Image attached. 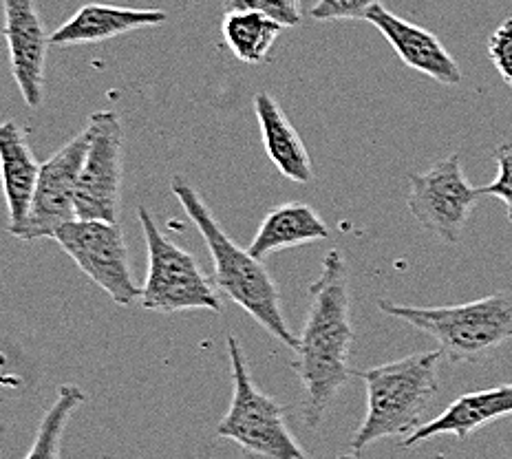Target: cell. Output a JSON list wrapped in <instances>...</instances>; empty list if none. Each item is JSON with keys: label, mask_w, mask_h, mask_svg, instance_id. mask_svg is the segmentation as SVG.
Here are the masks:
<instances>
[{"label": "cell", "mask_w": 512, "mask_h": 459, "mask_svg": "<svg viewBox=\"0 0 512 459\" xmlns=\"http://www.w3.org/2000/svg\"><path fill=\"white\" fill-rule=\"evenodd\" d=\"M40 166L31 151L23 126L9 120L0 124V181L9 210V234L23 230L38 184Z\"/></svg>", "instance_id": "cell-15"}, {"label": "cell", "mask_w": 512, "mask_h": 459, "mask_svg": "<svg viewBox=\"0 0 512 459\" xmlns=\"http://www.w3.org/2000/svg\"><path fill=\"white\" fill-rule=\"evenodd\" d=\"M382 5V0H318L309 9V16L320 23H334V20H365L369 9Z\"/></svg>", "instance_id": "cell-21"}, {"label": "cell", "mask_w": 512, "mask_h": 459, "mask_svg": "<svg viewBox=\"0 0 512 459\" xmlns=\"http://www.w3.org/2000/svg\"><path fill=\"white\" fill-rule=\"evenodd\" d=\"M380 312L431 336L442 356L457 365H479L512 338V294L497 292L464 305L409 307L378 301Z\"/></svg>", "instance_id": "cell-4"}, {"label": "cell", "mask_w": 512, "mask_h": 459, "mask_svg": "<svg viewBox=\"0 0 512 459\" xmlns=\"http://www.w3.org/2000/svg\"><path fill=\"white\" fill-rule=\"evenodd\" d=\"M87 402L84 393L76 384H64L58 391L56 402L42 415L38 431L25 459H62V440L64 431L71 422V415Z\"/></svg>", "instance_id": "cell-19"}, {"label": "cell", "mask_w": 512, "mask_h": 459, "mask_svg": "<svg viewBox=\"0 0 512 459\" xmlns=\"http://www.w3.org/2000/svg\"><path fill=\"white\" fill-rule=\"evenodd\" d=\"M338 459H360L356 453H349V455H340Z\"/></svg>", "instance_id": "cell-24"}, {"label": "cell", "mask_w": 512, "mask_h": 459, "mask_svg": "<svg viewBox=\"0 0 512 459\" xmlns=\"http://www.w3.org/2000/svg\"><path fill=\"white\" fill-rule=\"evenodd\" d=\"M5 27L3 36L9 47V64L20 95L31 109H38L45 95V67L51 47L36 0H0Z\"/></svg>", "instance_id": "cell-11"}, {"label": "cell", "mask_w": 512, "mask_h": 459, "mask_svg": "<svg viewBox=\"0 0 512 459\" xmlns=\"http://www.w3.org/2000/svg\"><path fill=\"white\" fill-rule=\"evenodd\" d=\"M488 58L512 89V18H506L488 38Z\"/></svg>", "instance_id": "cell-22"}, {"label": "cell", "mask_w": 512, "mask_h": 459, "mask_svg": "<svg viewBox=\"0 0 512 459\" xmlns=\"http://www.w3.org/2000/svg\"><path fill=\"white\" fill-rule=\"evenodd\" d=\"M495 159L499 166V173L495 181L482 188L484 195L497 197L508 208V221L512 223V144H501L495 148Z\"/></svg>", "instance_id": "cell-23"}, {"label": "cell", "mask_w": 512, "mask_h": 459, "mask_svg": "<svg viewBox=\"0 0 512 459\" xmlns=\"http://www.w3.org/2000/svg\"><path fill=\"white\" fill-rule=\"evenodd\" d=\"M512 415V382L499 387L466 393L448 404V409L437 418L424 422L418 431L402 440V448H413L437 435H455L457 440L466 442L475 431L484 429L486 424Z\"/></svg>", "instance_id": "cell-13"}, {"label": "cell", "mask_w": 512, "mask_h": 459, "mask_svg": "<svg viewBox=\"0 0 512 459\" xmlns=\"http://www.w3.org/2000/svg\"><path fill=\"white\" fill-rule=\"evenodd\" d=\"M294 3H301V0H294Z\"/></svg>", "instance_id": "cell-25"}, {"label": "cell", "mask_w": 512, "mask_h": 459, "mask_svg": "<svg viewBox=\"0 0 512 459\" xmlns=\"http://www.w3.org/2000/svg\"><path fill=\"white\" fill-rule=\"evenodd\" d=\"M232 402L217 424V437L239 446L243 459H312L285 420V404L254 382L243 347L228 336Z\"/></svg>", "instance_id": "cell-5"}, {"label": "cell", "mask_w": 512, "mask_h": 459, "mask_svg": "<svg viewBox=\"0 0 512 459\" xmlns=\"http://www.w3.org/2000/svg\"><path fill=\"white\" fill-rule=\"evenodd\" d=\"M349 274L343 254L327 252L323 272L309 287V309L294 349L292 367L303 382V420L316 429L338 393L351 378L349 356L354 345Z\"/></svg>", "instance_id": "cell-1"}, {"label": "cell", "mask_w": 512, "mask_h": 459, "mask_svg": "<svg viewBox=\"0 0 512 459\" xmlns=\"http://www.w3.org/2000/svg\"><path fill=\"white\" fill-rule=\"evenodd\" d=\"M254 113L261 126L265 153L276 170L296 184H309L314 179L312 159L279 102L270 93L259 91L254 95Z\"/></svg>", "instance_id": "cell-16"}, {"label": "cell", "mask_w": 512, "mask_h": 459, "mask_svg": "<svg viewBox=\"0 0 512 459\" xmlns=\"http://www.w3.org/2000/svg\"><path fill=\"white\" fill-rule=\"evenodd\" d=\"M170 190L208 245L212 263H215V276H212L215 285L243 312H248L265 332L294 351L298 336H294L290 325H287L281 309L279 287H276L263 261L254 259L248 250L239 248L228 237L204 197L184 177H173Z\"/></svg>", "instance_id": "cell-2"}, {"label": "cell", "mask_w": 512, "mask_h": 459, "mask_svg": "<svg viewBox=\"0 0 512 459\" xmlns=\"http://www.w3.org/2000/svg\"><path fill=\"white\" fill-rule=\"evenodd\" d=\"M283 29L281 23L263 14L226 12L221 23V36L234 58L245 64H261L270 56Z\"/></svg>", "instance_id": "cell-18"}, {"label": "cell", "mask_w": 512, "mask_h": 459, "mask_svg": "<svg viewBox=\"0 0 512 459\" xmlns=\"http://www.w3.org/2000/svg\"><path fill=\"white\" fill-rule=\"evenodd\" d=\"M329 239L327 223L320 219L318 212L307 206L290 201L272 208L256 230L248 252L254 259L265 261L270 254L296 248L312 241Z\"/></svg>", "instance_id": "cell-17"}, {"label": "cell", "mask_w": 512, "mask_h": 459, "mask_svg": "<svg viewBox=\"0 0 512 459\" xmlns=\"http://www.w3.org/2000/svg\"><path fill=\"white\" fill-rule=\"evenodd\" d=\"M442 351H424L356 371L367 387V413L351 437V453H362L384 437H409L424 424V413L440 391Z\"/></svg>", "instance_id": "cell-3"}, {"label": "cell", "mask_w": 512, "mask_h": 459, "mask_svg": "<svg viewBox=\"0 0 512 459\" xmlns=\"http://www.w3.org/2000/svg\"><path fill=\"white\" fill-rule=\"evenodd\" d=\"M409 184L407 206L415 221L448 245L460 243L475 206L484 197L482 188L468 184L460 153L448 155L426 173H413Z\"/></svg>", "instance_id": "cell-8"}, {"label": "cell", "mask_w": 512, "mask_h": 459, "mask_svg": "<svg viewBox=\"0 0 512 459\" xmlns=\"http://www.w3.org/2000/svg\"><path fill=\"white\" fill-rule=\"evenodd\" d=\"M365 20L380 31L384 40L398 53L404 67L418 71L422 76H429L435 82L446 84V87H457L462 82L464 76L460 64L455 62V58L429 29L391 14L382 5L371 7Z\"/></svg>", "instance_id": "cell-12"}, {"label": "cell", "mask_w": 512, "mask_h": 459, "mask_svg": "<svg viewBox=\"0 0 512 459\" xmlns=\"http://www.w3.org/2000/svg\"><path fill=\"white\" fill-rule=\"evenodd\" d=\"M91 142L78 181V219L117 223L122 190L124 128L115 111H98L89 117Z\"/></svg>", "instance_id": "cell-9"}, {"label": "cell", "mask_w": 512, "mask_h": 459, "mask_svg": "<svg viewBox=\"0 0 512 459\" xmlns=\"http://www.w3.org/2000/svg\"><path fill=\"white\" fill-rule=\"evenodd\" d=\"M226 12H254L263 14L283 27L301 25V9L294 0H223Z\"/></svg>", "instance_id": "cell-20"}, {"label": "cell", "mask_w": 512, "mask_h": 459, "mask_svg": "<svg viewBox=\"0 0 512 459\" xmlns=\"http://www.w3.org/2000/svg\"><path fill=\"white\" fill-rule=\"evenodd\" d=\"M168 20L162 9H133L117 5L89 3L80 7L67 23L60 25L51 34V47L71 45H95L117 36L131 34L137 29L159 27Z\"/></svg>", "instance_id": "cell-14"}, {"label": "cell", "mask_w": 512, "mask_h": 459, "mask_svg": "<svg viewBox=\"0 0 512 459\" xmlns=\"http://www.w3.org/2000/svg\"><path fill=\"white\" fill-rule=\"evenodd\" d=\"M62 252L71 256L84 276L100 287L120 307L133 305L142 298L137 287L122 228L109 221L73 219L53 234Z\"/></svg>", "instance_id": "cell-7"}, {"label": "cell", "mask_w": 512, "mask_h": 459, "mask_svg": "<svg viewBox=\"0 0 512 459\" xmlns=\"http://www.w3.org/2000/svg\"><path fill=\"white\" fill-rule=\"evenodd\" d=\"M89 142L91 131L87 126L82 133H78L71 142L64 144L56 155H51L47 162L40 166L29 217L23 230L16 234V239H53V234H56L64 223L78 219V181L84 157H87L89 151Z\"/></svg>", "instance_id": "cell-10"}, {"label": "cell", "mask_w": 512, "mask_h": 459, "mask_svg": "<svg viewBox=\"0 0 512 459\" xmlns=\"http://www.w3.org/2000/svg\"><path fill=\"white\" fill-rule=\"evenodd\" d=\"M148 245V276L142 287L140 303L148 312L177 314L188 309L221 312L223 305L212 287L210 276L199 268L195 256L179 248L157 223L146 206L137 208Z\"/></svg>", "instance_id": "cell-6"}]
</instances>
